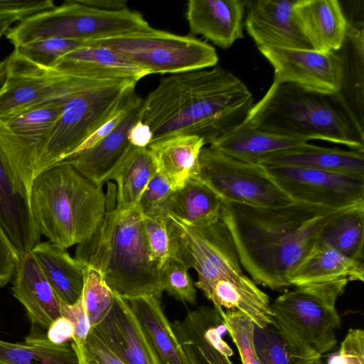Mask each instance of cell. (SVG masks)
<instances>
[{"instance_id": "obj_37", "label": "cell", "mask_w": 364, "mask_h": 364, "mask_svg": "<svg viewBox=\"0 0 364 364\" xmlns=\"http://www.w3.org/2000/svg\"><path fill=\"white\" fill-rule=\"evenodd\" d=\"M85 268L82 297L92 328L109 314L114 303L115 295L100 272L92 267Z\"/></svg>"}, {"instance_id": "obj_52", "label": "cell", "mask_w": 364, "mask_h": 364, "mask_svg": "<svg viewBox=\"0 0 364 364\" xmlns=\"http://www.w3.org/2000/svg\"><path fill=\"white\" fill-rule=\"evenodd\" d=\"M318 364H323V363H322V361H321V363H319Z\"/></svg>"}, {"instance_id": "obj_47", "label": "cell", "mask_w": 364, "mask_h": 364, "mask_svg": "<svg viewBox=\"0 0 364 364\" xmlns=\"http://www.w3.org/2000/svg\"><path fill=\"white\" fill-rule=\"evenodd\" d=\"M74 332L73 322L64 316H60L51 323L46 331V336L55 344H63L73 341Z\"/></svg>"}, {"instance_id": "obj_40", "label": "cell", "mask_w": 364, "mask_h": 364, "mask_svg": "<svg viewBox=\"0 0 364 364\" xmlns=\"http://www.w3.org/2000/svg\"><path fill=\"white\" fill-rule=\"evenodd\" d=\"M254 345L262 364H303L291 355L284 341L273 326H255Z\"/></svg>"}, {"instance_id": "obj_14", "label": "cell", "mask_w": 364, "mask_h": 364, "mask_svg": "<svg viewBox=\"0 0 364 364\" xmlns=\"http://www.w3.org/2000/svg\"><path fill=\"white\" fill-rule=\"evenodd\" d=\"M169 216L180 232L186 266L198 274L195 286L203 294L216 280L243 273L232 235L221 219L203 228H193Z\"/></svg>"}, {"instance_id": "obj_7", "label": "cell", "mask_w": 364, "mask_h": 364, "mask_svg": "<svg viewBox=\"0 0 364 364\" xmlns=\"http://www.w3.org/2000/svg\"><path fill=\"white\" fill-rule=\"evenodd\" d=\"M151 28L136 11L101 10L81 0H73L27 17L14 25L5 36L16 48L39 39L58 38L86 42Z\"/></svg>"}, {"instance_id": "obj_19", "label": "cell", "mask_w": 364, "mask_h": 364, "mask_svg": "<svg viewBox=\"0 0 364 364\" xmlns=\"http://www.w3.org/2000/svg\"><path fill=\"white\" fill-rule=\"evenodd\" d=\"M11 291L32 326L47 330L61 316L58 299L31 252L18 255Z\"/></svg>"}, {"instance_id": "obj_51", "label": "cell", "mask_w": 364, "mask_h": 364, "mask_svg": "<svg viewBox=\"0 0 364 364\" xmlns=\"http://www.w3.org/2000/svg\"><path fill=\"white\" fill-rule=\"evenodd\" d=\"M79 364H95L91 359L85 355L78 358Z\"/></svg>"}, {"instance_id": "obj_1", "label": "cell", "mask_w": 364, "mask_h": 364, "mask_svg": "<svg viewBox=\"0 0 364 364\" xmlns=\"http://www.w3.org/2000/svg\"><path fill=\"white\" fill-rule=\"evenodd\" d=\"M350 208L299 202L258 207L223 202L220 219L253 281L277 290L291 286V274L319 242L323 229Z\"/></svg>"}, {"instance_id": "obj_23", "label": "cell", "mask_w": 364, "mask_h": 364, "mask_svg": "<svg viewBox=\"0 0 364 364\" xmlns=\"http://www.w3.org/2000/svg\"><path fill=\"white\" fill-rule=\"evenodd\" d=\"M263 166H287L313 168L364 177V154L303 143L269 153L258 161Z\"/></svg>"}, {"instance_id": "obj_22", "label": "cell", "mask_w": 364, "mask_h": 364, "mask_svg": "<svg viewBox=\"0 0 364 364\" xmlns=\"http://www.w3.org/2000/svg\"><path fill=\"white\" fill-rule=\"evenodd\" d=\"M47 68L68 75L113 81L138 82L149 75L112 50L97 46H80Z\"/></svg>"}, {"instance_id": "obj_5", "label": "cell", "mask_w": 364, "mask_h": 364, "mask_svg": "<svg viewBox=\"0 0 364 364\" xmlns=\"http://www.w3.org/2000/svg\"><path fill=\"white\" fill-rule=\"evenodd\" d=\"M33 218L41 235L67 249L89 239L106 212L102 186L61 161L38 175L30 193Z\"/></svg>"}, {"instance_id": "obj_24", "label": "cell", "mask_w": 364, "mask_h": 364, "mask_svg": "<svg viewBox=\"0 0 364 364\" xmlns=\"http://www.w3.org/2000/svg\"><path fill=\"white\" fill-rule=\"evenodd\" d=\"M204 295L215 306L245 314L259 328L274 325L269 296L243 273L216 280Z\"/></svg>"}, {"instance_id": "obj_2", "label": "cell", "mask_w": 364, "mask_h": 364, "mask_svg": "<svg viewBox=\"0 0 364 364\" xmlns=\"http://www.w3.org/2000/svg\"><path fill=\"white\" fill-rule=\"evenodd\" d=\"M253 105L246 85L215 66L161 79L143 99L141 120L151 129V141L194 134L210 146L240 127Z\"/></svg>"}, {"instance_id": "obj_45", "label": "cell", "mask_w": 364, "mask_h": 364, "mask_svg": "<svg viewBox=\"0 0 364 364\" xmlns=\"http://www.w3.org/2000/svg\"><path fill=\"white\" fill-rule=\"evenodd\" d=\"M18 254L0 223V288L14 277Z\"/></svg>"}, {"instance_id": "obj_36", "label": "cell", "mask_w": 364, "mask_h": 364, "mask_svg": "<svg viewBox=\"0 0 364 364\" xmlns=\"http://www.w3.org/2000/svg\"><path fill=\"white\" fill-rule=\"evenodd\" d=\"M171 326L192 364H233L205 340L196 309L188 311L183 321L176 320Z\"/></svg>"}, {"instance_id": "obj_43", "label": "cell", "mask_w": 364, "mask_h": 364, "mask_svg": "<svg viewBox=\"0 0 364 364\" xmlns=\"http://www.w3.org/2000/svg\"><path fill=\"white\" fill-rule=\"evenodd\" d=\"M61 316L70 320L75 327L73 346L77 358L82 355L88 334L92 328L90 321L82 301V294L73 304H68L58 298Z\"/></svg>"}, {"instance_id": "obj_28", "label": "cell", "mask_w": 364, "mask_h": 364, "mask_svg": "<svg viewBox=\"0 0 364 364\" xmlns=\"http://www.w3.org/2000/svg\"><path fill=\"white\" fill-rule=\"evenodd\" d=\"M348 281H364V262L352 259L327 243L318 242L295 269L291 286Z\"/></svg>"}, {"instance_id": "obj_33", "label": "cell", "mask_w": 364, "mask_h": 364, "mask_svg": "<svg viewBox=\"0 0 364 364\" xmlns=\"http://www.w3.org/2000/svg\"><path fill=\"white\" fill-rule=\"evenodd\" d=\"M0 364H79L72 342L55 344L46 336L30 334L23 342L0 339Z\"/></svg>"}, {"instance_id": "obj_17", "label": "cell", "mask_w": 364, "mask_h": 364, "mask_svg": "<svg viewBox=\"0 0 364 364\" xmlns=\"http://www.w3.org/2000/svg\"><path fill=\"white\" fill-rule=\"evenodd\" d=\"M114 295L112 309L93 331L125 364H161L125 299Z\"/></svg>"}, {"instance_id": "obj_20", "label": "cell", "mask_w": 364, "mask_h": 364, "mask_svg": "<svg viewBox=\"0 0 364 364\" xmlns=\"http://www.w3.org/2000/svg\"><path fill=\"white\" fill-rule=\"evenodd\" d=\"M244 9L240 0H189L186 16L192 34L228 48L243 38Z\"/></svg>"}, {"instance_id": "obj_9", "label": "cell", "mask_w": 364, "mask_h": 364, "mask_svg": "<svg viewBox=\"0 0 364 364\" xmlns=\"http://www.w3.org/2000/svg\"><path fill=\"white\" fill-rule=\"evenodd\" d=\"M136 82L134 80L117 82L88 90L68 100L36 151L33 179L71 156L105 122L122 95Z\"/></svg>"}, {"instance_id": "obj_49", "label": "cell", "mask_w": 364, "mask_h": 364, "mask_svg": "<svg viewBox=\"0 0 364 364\" xmlns=\"http://www.w3.org/2000/svg\"><path fill=\"white\" fill-rule=\"evenodd\" d=\"M87 6L105 11H122L129 9L124 0H81Z\"/></svg>"}, {"instance_id": "obj_46", "label": "cell", "mask_w": 364, "mask_h": 364, "mask_svg": "<svg viewBox=\"0 0 364 364\" xmlns=\"http://www.w3.org/2000/svg\"><path fill=\"white\" fill-rule=\"evenodd\" d=\"M83 355L87 356L95 364H125L96 335L92 328L85 342Z\"/></svg>"}, {"instance_id": "obj_32", "label": "cell", "mask_w": 364, "mask_h": 364, "mask_svg": "<svg viewBox=\"0 0 364 364\" xmlns=\"http://www.w3.org/2000/svg\"><path fill=\"white\" fill-rule=\"evenodd\" d=\"M157 172L148 149L131 145L111 179L116 183V208L126 210L137 205L143 191Z\"/></svg>"}, {"instance_id": "obj_48", "label": "cell", "mask_w": 364, "mask_h": 364, "mask_svg": "<svg viewBox=\"0 0 364 364\" xmlns=\"http://www.w3.org/2000/svg\"><path fill=\"white\" fill-rule=\"evenodd\" d=\"M152 139L153 134L151 129L141 119L136 122L129 131L128 140L134 146L146 148Z\"/></svg>"}, {"instance_id": "obj_26", "label": "cell", "mask_w": 364, "mask_h": 364, "mask_svg": "<svg viewBox=\"0 0 364 364\" xmlns=\"http://www.w3.org/2000/svg\"><path fill=\"white\" fill-rule=\"evenodd\" d=\"M125 299L161 364H192L161 307L152 295Z\"/></svg>"}, {"instance_id": "obj_11", "label": "cell", "mask_w": 364, "mask_h": 364, "mask_svg": "<svg viewBox=\"0 0 364 364\" xmlns=\"http://www.w3.org/2000/svg\"><path fill=\"white\" fill-rule=\"evenodd\" d=\"M196 178L210 187L223 203L258 207H278L294 203L263 166L235 159L210 146L200 151Z\"/></svg>"}, {"instance_id": "obj_27", "label": "cell", "mask_w": 364, "mask_h": 364, "mask_svg": "<svg viewBox=\"0 0 364 364\" xmlns=\"http://www.w3.org/2000/svg\"><path fill=\"white\" fill-rule=\"evenodd\" d=\"M0 223L18 255L40 242L41 232L33 218L30 200L19 193L0 157Z\"/></svg>"}, {"instance_id": "obj_44", "label": "cell", "mask_w": 364, "mask_h": 364, "mask_svg": "<svg viewBox=\"0 0 364 364\" xmlns=\"http://www.w3.org/2000/svg\"><path fill=\"white\" fill-rule=\"evenodd\" d=\"M326 364H364V331L350 328L339 348L328 355Z\"/></svg>"}, {"instance_id": "obj_10", "label": "cell", "mask_w": 364, "mask_h": 364, "mask_svg": "<svg viewBox=\"0 0 364 364\" xmlns=\"http://www.w3.org/2000/svg\"><path fill=\"white\" fill-rule=\"evenodd\" d=\"M5 60L6 78L0 88V118L46 103L66 102L88 90L119 82L58 73L36 65L14 51Z\"/></svg>"}, {"instance_id": "obj_41", "label": "cell", "mask_w": 364, "mask_h": 364, "mask_svg": "<svg viewBox=\"0 0 364 364\" xmlns=\"http://www.w3.org/2000/svg\"><path fill=\"white\" fill-rule=\"evenodd\" d=\"M183 263L170 259L161 268L164 290L182 302L196 303V290Z\"/></svg>"}, {"instance_id": "obj_25", "label": "cell", "mask_w": 364, "mask_h": 364, "mask_svg": "<svg viewBox=\"0 0 364 364\" xmlns=\"http://www.w3.org/2000/svg\"><path fill=\"white\" fill-rule=\"evenodd\" d=\"M203 139L194 134H175L151 141L146 147L157 168L173 191L198 173Z\"/></svg>"}, {"instance_id": "obj_12", "label": "cell", "mask_w": 364, "mask_h": 364, "mask_svg": "<svg viewBox=\"0 0 364 364\" xmlns=\"http://www.w3.org/2000/svg\"><path fill=\"white\" fill-rule=\"evenodd\" d=\"M66 102H55L0 118V157L16 191L30 200L36 151Z\"/></svg>"}, {"instance_id": "obj_34", "label": "cell", "mask_w": 364, "mask_h": 364, "mask_svg": "<svg viewBox=\"0 0 364 364\" xmlns=\"http://www.w3.org/2000/svg\"><path fill=\"white\" fill-rule=\"evenodd\" d=\"M364 203L350 208L333 220L323 230L319 242L345 256L364 262Z\"/></svg>"}, {"instance_id": "obj_6", "label": "cell", "mask_w": 364, "mask_h": 364, "mask_svg": "<svg viewBox=\"0 0 364 364\" xmlns=\"http://www.w3.org/2000/svg\"><path fill=\"white\" fill-rule=\"evenodd\" d=\"M349 281L296 287L271 304L273 327L291 357L303 364H318L337 343L341 318L336 303Z\"/></svg>"}, {"instance_id": "obj_15", "label": "cell", "mask_w": 364, "mask_h": 364, "mask_svg": "<svg viewBox=\"0 0 364 364\" xmlns=\"http://www.w3.org/2000/svg\"><path fill=\"white\" fill-rule=\"evenodd\" d=\"M258 49L274 68V82L291 83L323 93L343 90L345 66L336 53L269 46Z\"/></svg>"}, {"instance_id": "obj_35", "label": "cell", "mask_w": 364, "mask_h": 364, "mask_svg": "<svg viewBox=\"0 0 364 364\" xmlns=\"http://www.w3.org/2000/svg\"><path fill=\"white\" fill-rule=\"evenodd\" d=\"M143 224L151 260L159 269L170 259L177 260L186 267L183 242L178 228L169 215L156 218L143 217Z\"/></svg>"}, {"instance_id": "obj_13", "label": "cell", "mask_w": 364, "mask_h": 364, "mask_svg": "<svg viewBox=\"0 0 364 364\" xmlns=\"http://www.w3.org/2000/svg\"><path fill=\"white\" fill-rule=\"evenodd\" d=\"M293 201L345 208L364 203V177L313 168L264 166Z\"/></svg>"}, {"instance_id": "obj_8", "label": "cell", "mask_w": 364, "mask_h": 364, "mask_svg": "<svg viewBox=\"0 0 364 364\" xmlns=\"http://www.w3.org/2000/svg\"><path fill=\"white\" fill-rule=\"evenodd\" d=\"M102 46L151 74H175L214 67V47L192 36H181L151 28L149 31L84 42Z\"/></svg>"}, {"instance_id": "obj_4", "label": "cell", "mask_w": 364, "mask_h": 364, "mask_svg": "<svg viewBox=\"0 0 364 364\" xmlns=\"http://www.w3.org/2000/svg\"><path fill=\"white\" fill-rule=\"evenodd\" d=\"M242 124L306 142L323 140L364 151L362 124L342 91L323 93L273 82Z\"/></svg>"}, {"instance_id": "obj_29", "label": "cell", "mask_w": 364, "mask_h": 364, "mask_svg": "<svg viewBox=\"0 0 364 364\" xmlns=\"http://www.w3.org/2000/svg\"><path fill=\"white\" fill-rule=\"evenodd\" d=\"M30 252L57 296L74 304L83 290L85 267L66 249L49 241L38 242Z\"/></svg>"}, {"instance_id": "obj_16", "label": "cell", "mask_w": 364, "mask_h": 364, "mask_svg": "<svg viewBox=\"0 0 364 364\" xmlns=\"http://www.w3.org/2000/svg\"><path fill=\"white\" fill-rule=\"evenodd\" d=\"M296 0L245 1V27L257 47L312 49L293 13Z\"/></svg>"}, {"instance_id": "obj_38", "label": "cell", "mask_w": 364, "mask_h": 364, "mask_svg": "<svg viewBox=\"0 0 364 364\" xmlns=\"http://www.w3.org/2000/svg\"><path fill=\"white\" fill-rule=\"evenodd\" d=\"M239 352L242 364H262L254 345V323L239 311H225L214 306Z\"/></svg>"}, {"instance_id": "obj_39", "label": "cell", "mask_w": 364, "mask_h": 364, "mask_svg": "<svg viewBox=\"0 0 364 364\" xmlns=\"http://www.w3.org/2000/svg\"><path fill=\"white\" fill-rule=\"evenodd\" d=\"M83 44L82 41L49 38L27 43L14 48V52L36 65L49 68L60 58Z\"/></svg>"}, {"instance_id": "obj_21", "label": "cell", "mask_w": 364, "mask_h": 364, "mask_svg": "<svg viewBox=\"0 0 364 364\" xmlns=\"http://www.w3.org/2000/svg\"><path fill=\"white\" fill-rule=\"evenodd\" d=\"M295 21L312 49L333 52L341 49L349 26L337 0H296Z\"/></svg>"}, {"instance_id": "obj_30", "label": "cell", "mask_w": 364, "mask_h": 364, "mask_svg": "<svg viewBox=\"0 0 364 364\" xmlns=\"http://www.w3.org/2000/svg\"><path fill=\"white\" fill-rule=\"evenodd\" d=\"M223 201L207 185L190 178L173 192L169 215L193 228H203L220 219Z\"/></svg>"}, {"instance_id": "obj_50", "label": "cell", "mask_w": 364, "mask_h": 364, "mask_svg": "<svg viewBox=\"0 0 364 364\" xmlns=\"http://www.w3.org/2000/svg\"><path fill=\"white\" fill-rule=\"evenodd\" d=\"M20 21L12 16H0V42L4 36H6L8 31L15 23ZM6 78V60L0 61V88L4 85Z\"/></svg>"}, {"instance_id": "obj_42", "label": "cell", "mask_w": 364, "mask_h": 364, "mask_svg": "<svg viewBox=\"0 0 364 364\" xmlns=\"http://www.w3.org/2000/svg\"><path fill=\"white\" fill-rule=\"evenodd\" d=\"M173 192L167 181L157 172L149 182L137 203L141 215L156 218L168 215Z\"/></svg>"}, {"instance_id": "obj_31", "label": "cell", "mask_w": 364, "mask_h": 364, "mask_svg": "<svg viewBox=\"0 0 364 364\" xmlns=\"http://www.w3.org/2000/svg\"><path fill=\"white\" fill-rule=\"evenodd\" d=\"M303 143L306 141L250 129L242 124L209 146L235 159L257 164L260 158L269 153Z\"/></svg>"}, {"instance_id": "obj_3", "label": "cell", "mask_w": 364, "mask_h": 364, "mask_svg": "<svg viewBox=\"0 0 364 364\" xmlns=\"http://www.w3.org/2000/svg\"><path fill=\"white\" fill-rule=\"evenodd\" d=\"M75 259L102 275L114 294L122 298L164 292L161 269L150 258L143 217L137 205L116 208V186L108 183L106 212L94 234L77 245Z\"/></svg>"}, {"instance_id": "obj_18", "label": "cell", "mask_w": 364, "mask_h": 364, "mask_svg": "<svg viewBox=\"0 0 364 364\" xmlns=\"http://www.w3.org/2000/svg\"><path fill=\"white\" fill-rule=\"evenodd\" d=\"M143 99L129 112L123 120L92 147L73 154L63 161L71 165L82 176L102 186L112 179L131 146L128 134L132 126L141 119Z\"/></svg>"}]
</instances>
